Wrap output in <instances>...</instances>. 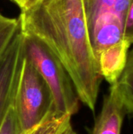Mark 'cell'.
<instances>
[{
  "label": "cell",
  "instance_id": "obj_7",
  "mask_svg": "<svg viewBox=\"0 0 133 134\" xmlns=\"http://www.w3.org/2000/svg\"><path fill=\"white\" fill-rule=\"evenodd\" d=\"M132 45L126 40L104 49L97 57L100 74L111 86L115 84L121 77L128 60Z\"/></svg>",
  "mask_w": 133,
  "mask_h": 134
},
{
  "label": "cell",
  "instance_id": "obj_6",
  "mask_svg": "<svg viewBox=\"0 0 133 134\" xmlns=\"http://www.w3.org/2000/svg\"><path fill=\"white\" fill-rule=\"evenodd\" d=\"M126 114L116 84H114L111 86L109 93L103 99L101 111L91 134H121Z\"/></svg>",
  "mask_w": 133,
  "mask_h": 134
},
{
  "label": "cell",
  "instance_id": "obj_5",
  "mask_svg": "<svg viewBox=\"0 0 133 134\" xmlns=\"http://www.w3.org/2000/svg\"><path fill=\"white\" fill-rule=\"evenodd\" d=\"M24 36L21 30L16 34L0 60V127L13 105L16 84L24 55Z\"/></svg>",
  "mask_w": 133,
  "mask_h": 134
},
{
  "label": "cell",
  "instance_id": "obj_11",
  "mask_svg": "<svg viewBox=\"0 0 133 134\" xmlns=\"http://www.w3.org/2000/svg\"><path fill=\"white\" fill-rule=\"evenodd\" d=\"M0 134H19L17 120L13 105L9 109L1 125Z\"/></svg>",
  "mask_w": 133,
  "mask_h": 134
},
{
  "label": "cell",
  "instance_id": "obj_1",
  "mask_svg": "<svg viewBox=\"0 0 133 134\" xmlns=\"http://www.w3.org/2000/svg\"><path fill=\"white\" fill-rule=\"evenodd\" d=\"M18 18L20 30L60 60L79 100L94 111L103 79L90 42L84 0H39Z\"/></svg>",
  "mask_w": 133,
  "mask_h": 134
},
{
  "label": "cell",
  "instance_id": "obj_10",
  "mask_svg": "<svg viewBox=\"0 0 133 134\" xmlns=\"http://www.w3.org/2000/svg\"><path fill=\"white\" fill-rule=\"evenodd\" d=\"M20 30L19 18L9 17L0 13V60Z\"/></svg>",
  "mask_w": 133,
  "mask_h": 134
},
{
  "label": "cell",
  "instance_id": "obj_3",
  "mask_svg": "<svg viewBox=\"0 0 133 134\" xmlns=\"http://www.w3.org/2000/svg\"><path fill=\"white\" fill-rule=\"evenodd\" d=\"M23 33L24 54L48 84L55 110L71 116L76 114L80 100L65 68L44 43L29 34Z\"/></svg>",
  "mask_w": 133,
  "mask_h": 134
},
{
  "label": "cell",
  "instance_id": "obj_8",
  "mask_svg": "<svg viewBox=\"0 0 133 134\" xmlns=\"http://www.w3.org/2000/svg\"><path fill=\"white\" fill-rule=\"evenodd\" d=\"M115 84L127 114L133 115V46L129 50L126 66Z\"/></svg>",
  "mask_w": 133,
  "mask_h": 134
},
{
  "label": "cell",
  "instance_id": "obj_13",
  "mask_svg": "<svg viewBox=\"0 0 133 134\" xmlns=\"http://www.w3.org/2000/svg\"><path fill=\"white\" fill-rule=\"evenodd\" d=\"M11 1L14 2L20 9L21 11H24L31 8L39 0H11Z\"/></svg>",
  "mask_w": 133,
  "mask_h": 134
},
{
  "label": "cell",
  "instance_id": "obj_2",
  "mask_svg": "<svg viewBox=\"0 0 133 134\" xmlns=\"http://www.w3.org/2000/svg\"><path fill=\"white\" fill-rule=\"evenodd\" d=\"M13 108L19 134L39 124L55 109L53 94L48 84L24 54V51L16 84Z\"/></svg>",
  "mask_w": 133,
  "mask_h": 134
},
{
  "label": "cell",
  "instance_id": "obj_9",
  "mask_svg": "<svg viewBox=\"0 0 133 134\" xmlns=\"http://www.w3.org/2000/svg\"><path fill=\"white\" fill-rule=\"evenodd\" d=\"M71 116L56 111H52L39 124L20 134H60L71 122Z\"/></svg>",
  "mask_w": 133,
  "mask_h": 134
},
{
  "label": "cell",
  "instance_id": "obj_4",
  "mask_svg": "<svg viewBox=\"0 0 133 134\" xmlns=\"http://www.w3.org/2000/svg\"><path fill=\"white\" fill-rule=\"evenodd\" d=\"M132 0H84L94 56L124 40L126 15Z\"/></svg>",
  "mask_w": 133,
  "mask_h": 134
},
{
  "label": "cell",
  "instance_id": "obj_14",
  "mask_svg": "<svg viewBox=\"0 0 133 134\" xmlns=\"http://www.w3.org/2000/svg\"><path fill=\"white\" fill-rule=\"evenodd\" d=\"M60 134H78L74 130V129H73V127H72V126H71V124H70V125H68L64 130H63L61 132H60Z\"/></svg>",
  "mask_w": 133,
  "mask_h": 134
},
{
  "label": "cell",
  "instance_id": "obj_12",
  "mask_svg": "<svg viewBox=\"0 0 133 134\" xmlns=\"http://www.w3.org/2000/svg\"><path fill=\"white\" fill-rule=\"evenodd\" d=\"M123 38L133 46V0L132 1L125 22Z\"/></svg>",
  "mask_w": 133,
  "mask_h": 134
}]
</instances>
